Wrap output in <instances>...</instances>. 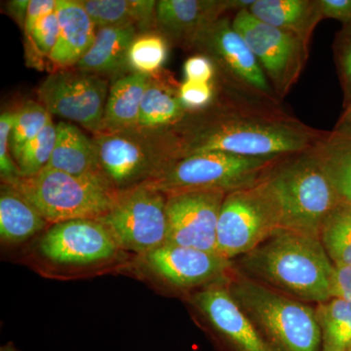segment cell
<instances>
[{
    "instance_id": "obj_1",
    "label": "cell",
    "mask_w": 351,
    "mask_h": 351,
    "mask_svg": "<svg viewBox=\"0 0 351 351\" xmlns=\"http://www.w3.org/2000/svg\"><path fill=\"white\" fill-rule=\"evenodd\" d=\"M322 133L285 113L241 105L178 132L181 159L211 152L249 157L295 156L311 151Z\"/></svg>"
},
{
    "instance_id": "obj_2",
    "label": "cell",
    "mask_w": 351,
    "mask_h": 351,
    "mask_svg": "<svg viewBox=\"0 0 351 351\" xmlns=\"http://www.w3.org/2000/svg\"><path fill=\"white\" fill-rule=\"evenodd\" d=\"M242 267L272 288L320 304L332 299L335 265L320 239L278 230L243 256Z\"/></svg>"
},
{
    "instance_id": "obj_3",
    "label": "cell",
    "mask_w": 351,
    "mask_h": 351,
    "mask_svg": "<svg viewBox=\"0 0 351 351\" xmlns=\"http://www.w3.org/2000/svg\"><path fill=\"white\" fill-rule=\"evenodd\" d=\"M265 180L278 210L279 230L320 239L323 223L341 201L311 151L283 157Z\"/></svg>"
},
{
    "instance_id": "obj_4",
    "label": "cell",
    "mask_w": 351,
    "mask_h": 351,
    "mask_svg": "<svg viewBox=\"0 0 351 351\" xmlns=\"http://www.w3.org/2000/svg\"><path fill=\"white\" fill-rule=\"evenodd\" d=\"M92 138L101 174L117 191L151 181L181 159L179 134L170 129L101 132Z\"/></svg>"
},
{
    "instance_id": "obj_5",
    "label": "cell",
    "mask_w": 351,
    "mask_h": 351,
    "mask_svg": "<svg viewBox=\"0 0 351 351\" xmlns=\"http://www.w3.org/2000/svg\"><path fill=\"white\" fill-rule=\"evenodd\" d=\"M226 286L256 326L279 350H321V330L311 306L243 276H230Z\"/></svg>"
},
{
    "instance_id": "obj_6",
    "label": "cell",
    "mask_w": 351,
    "mask_h": 351,
    "mask_svg": "<svg viewBox=\"0 0 351 351\" xmlns=\"http://www.w3.org/2000/svg\"><path fill=\"white\" fill-rule=\"evenodd\" d=\"M22 193L51 223L71 219H99L112 209L120 191L103 175L75 177L44 168L34 177L10 184Z\"/></svg>"
},
{
    "instance_id": "obj_7",
    "label": "cell",
    "mask_w": 351,
    "mask_h": 351,
    "mask_svg": "<svg viewBox=\"0 0 351 351\" xmlns=\"http://www.w3.org/2000/svg\"><path fill=\"white\" fill-rule=\"evenodd\" d=\"M283 157H249L226 152H202L175 161L147 182L167 196L191 191L230 193L257 184Z\"/></svg>"
},
{
    "instance_id": "obj_8",
    "label": "cell",
    "mask_w": 351,
    "mask_h": 351,
    "mask_svg": "<svg viewBox=\"0 0 351 351\" xmlns=\"http://www.w3.org/2000/svg\"><path fill=\"white\" fill-rule=\"evenodd\" d=\"M279 230L276 203L265 176L226 195L217 228V253L232 260L255 250Z\"/></svg>"
},
{
    "instance_id": "obj_9",
    "label": "cell",
    "mask_w": 351,
    "mask_h": 351,
    "mask_svg": "<svg viewBox=\"0 0 351 351\" xmlns=\"http://www.w3.org/2000/svg\"><path fill=\"white\" fill-rule=\"evenodd\" d=\"M167 195L145 182L120 191L117 202L100 221L120 250L145 256L167 240Z\"/></svg>"
},
{
    "instance_id": "obj_10",
    "label": "cell",
    "mask_w": 351,
    "mask_h": 351,
    "mask_svg": "<svg viewBox=\"0 0 351 351\" xmlns=\"http://www.w3.org/2000/svg\"><path fill=\"white\" fill-rule=\"evenodd\" d=\"M232 27L257 58L276 98L283 99L304 71L309 44L258 20L248 9L235 13Z\"/></svg>"
},
{
    "instance_id": "obj_11",
    "label": "cell",
    "mask_w": 351,
    "mask_h": 351,
    "mask_svg": "<svg viewBox=\"0 0 351 351\" xmlns=\"http://www.w3.org/2000/svg\"><path fill=\"white\" fill-rule=\"evenodd\" d=\"M108 92V83L101 76L77 69H63L51 73L38 94L39 103L51 114L97 134L103 131Z\"/></svg>"
},
{
    "instance_id": "obj_12",
    "label": "cell",
    "mask_w": 351,
    "mask_h": 351,
    "mask_svg": "<svg viewBox=\"0 0 351 351\" xmlns=\"http://www.w3.org/2000/svg\"><path fill=\"white\" fill-rule=\"evenodd\" d=\"M226 195L218 191H191L168 195L165 244L217 253V228Z\"/></svg>"
},
{
    "instance_id": "obj_13",
    "label": "cell",
    "mask_w": 351,
    "mask_h": 351,
    "mask_svg": "<svg viewBox=\"0 0 351 351\" xmlns=\"http://www.w3.org/2000/svg\"><path fill=\"white\" fill-rule=\"evenodd\" d=\"M193 47L221 66L239 88L276 101L262 66L243 38L233 29L232 20L223 17L215 22L198 36Z\"/></svg>"
},
{
    "instance_id": "obj_14",
    "label": "cell",
    "mask_w": 351,
    "mask_h": 351,
    "mask_svg": "<svg viewBox=\"0 0 351 351\" xmlns=\"http://www.w3.org/2000/svg\"><path fill=\"white\" fill-rule=\"evenodd\" d=\"M119 247L98 219H71L55 223L44 233L39 251L50 262L83 267L115 257Z\"/></svg>"
},
{
    "instance_id": "obj_15",
    "label": "cell",
    "mask_w": 351,
    "mask_h": 351,
    "mask_svg": "<svg viewBox=\"0 0 351 351\" xmlns=\"http://www.w3.org/2000/svg\"><path fill=\"white\" fill-rule=\"evenodd\" d=\"M147 269L163 281L182 289L225 283L232 263L218 253L164 244L143 256Z\"/></svg>"
},
{
    "instance_id": "obj_16",
    "label": "cell",
    "mask_w": 351,
    "mask_h": 351,
    "mask_svg": "<svg viewBox=\"0 0 351 351\" xmlns=\"http://www.w3.org/2000/svg\"><path fill=\"white\" fill-rule=\"evenodd\" d=\"M193 302L235 351H280L235 301L226 284L207 286Z\"/></svg>"
},
{
    "instance_id": "obj_17",
    "label": "cell",
    "mask_w": 351,
    "mask_h": 351,
    "mask_svg": "<svg viewBox=\"0 0 351 351\" xmlns=\"http://www.w3.org/2000/svg\"><path fill=\"white\" fill-rule=\"evenodd\" d=\"M254 0H160L156 25L163 36L182 45L193 46L207 27L226 12L249 9Z\"/></svg>"
},
{
    "instance_id": "obj_18",
    "label": "cell",
    "mask_w": 351,
    "mask_h": 351,
    "mask_svg": "<svg viewBox=\"0 0 351 351\" xmlns=\"http://www.w3.org/2000/svg\"><path fill=\"white\" fill-rule=\"evenodd\" d=\"M59 36L49 60L59 68L78 64L96 38L97 27L77 0H58Z\"/></svg>"
},
{
    "instance_id": "obj_19",
    "label": "cell",
    "mask_w": 351,
    "mask_h": 351,
    "mask_svg": "<svg viewBox=\"0 0 351 351\" xmlns=\"http://www.w3.org/2000/svg\"><path fill=\"white\" fill-rule=\"evenodd\" d=\"M248 11L258 20L294 34L307 44L324 19L320 0H254Z\"/></svg>"
},
{
    "instance_id": "obj_20",
    "label": "cell",
    "mask_w": 351,
    "mask_h": 351,
    "mask_svg": "<svg viewBox=\"0 0 351 351\" xmlns=\"http://www.w3.org/2000/svg\"><path fill=\"white\" fill-rule=\"evenodd\" d=\"M48 169L61 171L75 177L101 174L93 138L69 122L57 124V138Z\"/></svg>"
},
{
    "instance_id": "obj_21",
    "label": "cell",
    "mask_w": 351,
    "mask_h": 351,
    "mask_svg": "<svg viewBox=\"0 0 351 351\" xmlns=\"http://www.w3.org/2000/svg\"><path fill=\"white\" fill-rule=\"evenodd\" d=\"M151 82L152 76L134 73L113 83L108 92L101 132L137 128L141 105Z\"/></svg>"
},
{
    "instance_id": "obj_22",
    "label": "cell",
    "mask_w": 351,
    "mask_h": 351,
    "mask_svg": "<svg viewBox=\"0 0 351 351\" xmlns=\"http://www.w3.org/2000/svg\"><path fill=\"white\" fill-rule=\"evenodd\" d=\"M311 152L339 199L351 206V130L323 132Z\"/></svg>"
},
{
    "instance_id": "obj_23",
    "label": "cell",
    "mask_w": 351,
    "mask_h": 351,
    "mask_svg": "<svg viewBox=\"0 0 351 351\" xmlns=\"http://www.w3.org/2000/svg\"><path fill=\"white\" fill-rule=\"evenodd\" d=\"M50 225L17 189L2 184L0 193V237L8 244H19Z\"/></svg>"
},
{
    "instance_id": "obj_24",
    "label": "cell",
    "mask_w": 351,
    "mask_h": 351,
    "mask_svg": "<svg viewBox=\"0 0 351 351\" xmlns=\"http://www.w3.org/2000/svg\"><path fill=\"white\" fill-rule=\"evenodd\" d=\"M137 32V27L133 24L97 29L94 43L76 64V69L95 75L122 68L127 64V53Z\"/></svg>"
},
{
    "instance_id": "obj_25",
    "label": "cell",
    "mask_w": 351,
    "mask_h": 351,
    "mask_svg": "<svg viewBox=\"0 0 351 351\" xmlns=\"http://www.w3.org/2000/svg\"><path fill=\"white\" fill-rule=\"evenodd\" d=\"M80 3L97 29L133 24L145 32L156 24L157 1L154 0H83Z\"/></svg>"
},
{
    "instance_id": "obj_26",
    "label": "cell",
    "mask_w": 351,
    "mask_h": 351,
    "mask_svg": "<svg viewBox=\"0 0 351 351\" xmlns=\"http://www.w3.org/2000/svg\"><path fill=\"white\" fill-rule=\"evenodd\" d=\"M188 112L180 100L179 89L152 78L141 105L137 128L144 130L170 128L182 122Z\"/></svg>"
},
{
    "instance_id": "obj_27",
    "label": "cell",
    "mask_w": 351,
    "mask_h": 351,
    "mask_svg": "<svg viewBox=\"0 0 351 351\" xmlns=\"http://www.w3.org/2000/svg\"><path fill=\"white\" fill-rule=\"evenodd\" d=\"M314 311L322 336L320 351L351 350V302L332 298Z\"/></svg>"
},
{
    "instance_id": "obj_28",
    "label": "cell",
    "mask_w": 351,
    "mask_h": 351,
    "mask_svg": "<svg viewBox=\"0 0 351 351\" xmlns=\"http://www.w3.org/2000/svg\"><path fill=\"white\" fill-rule=\"evenodd\" d=\"M320 240L335 265H351V206L341 202L323 223Z\"/></svg>"
},
{
    "instance_id": "obj_29",
    "label": "cell",
    "mask_w": 351,
    "mask_h": 351,
    "mask_svg": "<svg viewBox=\"0 0 351 351\" xmlns=\"http://www.w3.org/2000/svg\"><path fill=\"white\" fill-rule=\"evenodd\" d=\"M167 57V38L156 32H144L132 41L127 53V64L134 73L152 76L160 71Z\"/></svg>"
},
{
    "instance_id": "obj_30",
    "label": "cell",
    "mask_w": 351,
    "mask_h": 351,
    "mask_svg": "<svg viewBox=\"0 0 351 351\" xmlns=\"http://www.w3.org/2000/svg\"><path fill=\"white\" fill-rule=\"evenodd\" d=\"M57 125L49 122L36 138L27 142L14 157L23 178L34 177L47 167L55 144Z\"/></svg>"
},
{
    "instance_id": "obj_31",
    "label": "cell",
    "mask_w": 351,
    "mask_h": 351,
    "mask_svg": "<svg viewBox=\"0 0 351 351\" xmlns=\"http://www.w3.org/2000/svg\"><path fill=\"white\" fill-rule=\"evenodd\" d=\"M51 121V113L38 101H27L16 112L11 133L12 156H17L21 149L40 134Z\"/></svg>"
},
{
    "instance_id": "obj_32",
    "label": "cell",
    "mask_w": 351,
    "mask_h": 351,
    "mask_svg": "<svg viewBox=\"0 0 351 351\" xmlns=\"http://www.w3.org/2000/svg\"><path fill=\"white\" fill-rule=\"evenodd\" d=\"M334 56L343 92V108L351 101V25H343L334 43Z\"/></svg>"
},
{
    "instance_id": "obj_33",
    "label": "cell",
    "mask_w": 351,
    "mask_h": 351,
    "mask_svg": "<svg viewBox=\"0 0 351 351\" xmlns=\"http://www.w3.org/2000/svg\"><path fill=\"white\" fill-rule=\"evenodd\" d=\"M15 112H3L0 117V172L2 184H14L20 178L19 168L12 158L11 133Z\"/></svg>"
},
{
    "instance_id": "obj_34",
    "label": "cell",
    "mask_w": 351,
    "mask_h": 351,
    "mask_svg": "<svg viewBox=\"0 0 351 351\" xmlns=\"http://www.w3.org/2000/svg\"><path fill=\"white\" fill-rule=\"evenodd\" d=\"M25 36L39 55L49 58L59 36L57 10L38 21L29 32H25Z\"/></svg>"
},
{
    "instance_id": "obj_35",
    "label": "cell",
    "mask_w": 351,
    "mask_h": 351,
    "mask_svg": "<svg viewBox=\"0 0 351 351\" xmlns=\"http://www.w3.org/2000/svg\"><path fill=\"white\" fill-rule=\"evenodd\" d=\"M182 105L188 112H195L207 108L214 98V88L211 83L184 80L179 87Z\"/></svg>"
},
{
    "instance_id": "obj_36",
    "label": "cell",
    "mask_w": 351,
    "mask_h": 351,
    "mask_svg": "<svg viewBox=\"0 0 351 351\" xmlns=\"http://www.w3.org/2000/svg\"><path fill=\"white\" fill-rule=\"evenodd\" d=\"M216 73V66L209 57L205 55H195L189 57L184 64L186 80L211 83Z\"/></svg>"
},
{
    "instance_id": "obj_37",
    "label": "cell",
    "mask_w": 351,
    "mask_h": 351,
    "mask_svg": "<svg viewBox=\"0 0 351 351\" xmlns=\"http://www.w3.org/2000/svg\"><path fill=\"white\" fill-rule=\"evenodd\" d=\"M324 18L351 25V0H320Z\"/></svg>"
},
{
    "instance_id": "obj_38",
    "label": "cell",
    "mask_w": 351,
    "mask_h": 351,
    "mask_svg": "<svg viewBox=\"0 0 351 351\" xmlns=\"http://www.w3.org/2000/svg\"><path fill=\"white\" fill-rule=\"evenodd\" d=\"M58 0H29L24 23L25 34L29 31L38 21L57 10Z\"/></svg>"
},
{
    "instance_id": "obj_39",
    "label": "cell",
    "mask_w": 351,
    "mask_h": 351,
    "mask_svg": "<svg viewBox=\"0 0 351 351\" xmlns=\"http://www.w3.org/2000/svg\"><path fill=\"white\" fill-rule=\"evenodd\" d=\"M332 298L351 302V265H335Z\"/></svg>"
},
{
    "instance_id": "obj_40",
    "label": "cell",
    "mask_w": 351,
    "mask_h": 351,
    "mask_svg": "<svg viewBox=\"0 0 351 351\" xmlns=\"http://www.w3.org/2000/svg\"><path fill=\"white\" fill-rule=\"evenodd\" d=\"M29 0H17V1L11 2V12L16 15L17 19H20L22 22L23 27H24V23L25 19V15H27V7H29Z\"/></svg>"
},
{
    "instance_id": "obj_41",
    "label": "cell",
    "mask_w": 351,
    "mask_h": 351,
    "mask_svg": "<svg viewBox=\"0 0 351 351\" xmlns=\"http://www.w3.org/2000/svg\"><path fill=\"white\" fill-rule=\"evenodd\" d=\"M335 129H339V130H351V101L345 107L343 114L341 115V119H339L338 123H337Z\"/></svg>"
},
{
    "instance_id": "obj_42",
    "label": "cell",
    "mask_w": 351,
    "mask_h": 351,
    "mask_svg": "<svg viewBox=\"0 0 351 351\" xmlns=\"http://www.w3.org/2000/svg\"><path fill=\"white\" fill-rule=\"evenodd\" d=\"M350 351H351V350H350Z\"/></svg>"
}]
</instances>
